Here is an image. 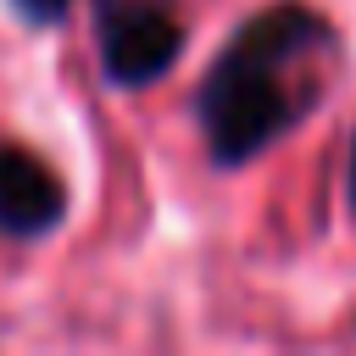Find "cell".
Here are the masks:
<instances>
[{
	"instance_id": "6da1fadb",
	"label": "cell",
	"mask_w": 356,
	"mask_h": 356,
	"mask_svg": "<svg viewBox=\"0 0 356 356\" xmlns=\"http://www.w3.org/2000/svg\"><path fill=\"white\" fill-rule=\"evenodd\" d=\"M334 28L306 6H273L250 17L200 89V128L217 161H250L289 134L328 83Z\"/></svg>"
},
{
	"instance_id": "7a4b0ae2",
	"label": "cell",
	"mask_w": 356,
	"mask_h": 356,
	"mask_svg": "<svg viewBox=\"0 0 356 356\" xmlns=\"http://www.w3.org/2000/svg\"><path fill=\"white\" fill-rule=\"evenodd\" d=\"M100 61L122 89L161 78L184 50V17L172 0H95Z\"/></svg>"
},
{
	"instance_id": "3957f363",
	"label": "cell",
	"mask_w": 356,
	"mask_h": 356,
	"mask_svg": "<svg viewBox=\"0 0 356 356\" xmlns=\"http://www.w3.org/2000/svg\"><path fill=\"white\" fill-rule=\"evenodd\" d=\"M67 211L61 178L17 145H0V234H50Z\"/></svg>"
},
{
	"instance_id": "277c9868",
	"label": "cell",
	"mask_w": 356,
	"mask_h": 356,
	"mask_svg": "<svg viewBox=\"0 0 356 356\" xmlns=\"http://www.w3.org/2000/svg\"><path fill=\"white\" fill-rule=\"evenodd\" d=\"M17 11H28L33 22H50V17L67 11V0H17Z\"/></svg>"
},
{
	"instance_id": "5b68a950",
	"label": "cell",
	"mask_w": 356,
	"mask_h": 356,
	"mask_svg": "<svg viewBox=\"0 0 356 356\" xmlns=\"http://www.w3.org/2000/svg\"><path fill=\"white\" fill-rule=\"evenodd\" d=\"M350 206H356V150H350Z\"/></svg>"
}]
</instances>
